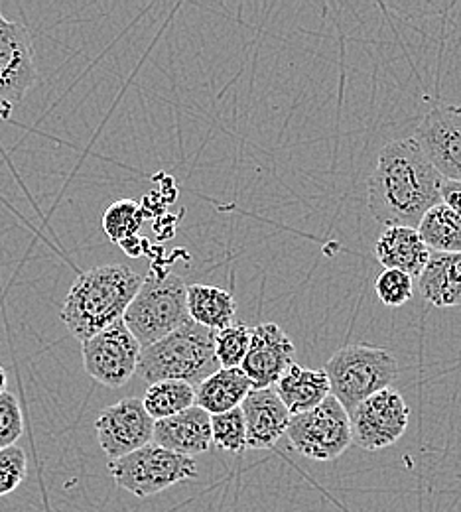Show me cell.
<instances>
[{"label": "cell", "instance_id": "obj_1", "mask_svg": "<svg viewBox=\"0 0 461 512\" xmlns=\"http://www.w3.org/2000/svg\"><path fill=\"white\" fill-rule=\"evenodd\" d=\"M444 178L414 138L393 140L381 152L367 180L371 215L387 227L416 229L422 217L442 203Z\"/></svg>", "mask_w": 461, "mask_h": 512}, {"label": "cell", "instance_id": "obj_2", "mask_svg": "<svg viewBox=\"0 0 461 512\" xmlns=\"http://www.w3.org/2000/svg\"><path fill=\"white\" fill-rule=\"evenodd\" d=\"M142 276L125 264H105L79 274L67 294L60 318L81 343L123 320Z\"/></svg>", "mask_w": 461, "mask_h": 512}, {"label": "cell", "instance_id": "obj_3", "mask_svg": "<svg viewBox=\"0 0 461 512\" xmlns=\"http://www.w3.org/2000/svg\"><path fill=\"white\" fill-rule=\"evenodd\" d=\"M221 367L215 357V331L188 321L140 351L136 373L144 383L184 381L198 386Z\"/></svg>", "mask_w": 461, "mask_h": 512}, {"label": "cell", "instance_id": "obj_4", "mask_svg": "<svg viewBox=\"0 0 461 512\" xmlns=\"http://www.w3.org/2000/svg\"><path fill=\"white\" fill-rule=\"evenodd\" d=\"M123 321L142 349L164 339L192 321L188 314V286L176 274L142 278Z\"/></svg>", "mask_w": 461, "mask_h": 512}, {"label": "cell", "instance_id": "obj_5", "mask_svg": "<svg viewBox=\"0 0 461 512\" xmlns=\"http://www.w3.org/2000/svg\"><path fill=\"white\" fill-rule=\"evenodd\" d=\"M331 396L349 412L369 396L391 388L398 377L395 357L373 345H345L326 365Z\"/></svg>", "mask_w": 461, "mask_h": 512}, {"label": "cell", "instance_id": "obj_6", "mask_svg": "<svg viewBox=\"0 0 461 512\" xmlns=\"http://www.w3.org/2000/svg\"><path fill=\"white\" fill-rule=\"evenodd\" d=\"M115 483L134 497H152L182 481L198 479V463L192 457L148 444L129 455L109 461Z\"/></svg>", "mask_w": 461, "mask_h": 512}, {"label": "cell", "instance_id": "obj_7", "mask_svg": "<svg viewBox=\"0 0 461 512\" xmlns=\"http://www.w3.org/2000/svg\"><path fill=\"white\" fill-rule=\"evenodd\" d=\"M286 436L292 448L314 461H333L353 444L349 414L331 394L312 410L290 416Z\"/></svg>", "mask_w": 461, "mask_h": 512}, {"label": "cell", "instance_id": "obj_8", "mask_svg": "<svg viewBox=\"0 0 461 512\" xmlns=\"http://www.w3.org/2000/svg\"><path fill=\"white\" fill-rule=\"evenodd\" d=\"M140 351V343L123 320L115 321L81 343L87 375L109 388H121L131 381L138 367Z\"/></svg>", "mask_w": 461, "mask_h": 512}, {"label": "cell", "instance_id": "obj_9", "mask_svg": "<svg viewBox=\"0 0 461 512\" xmlns=\"http://www.w3.org/2000/svg\"><path fill=\"white\" fill-rule=\"evenodd\" d=\"M349 414L353 444L367 451H379L396 444L406 428L410 410L393 388H385L359 402Z\"/></svg>", "mask_w": 461, "mask_h": 512}, {"label": "cell", "instance_id": "obj_10", "mask_svg": "<svg viewBox=\"0 0 461 512\" xmlns=\"http://www.w3.org/2000/svg\"><path fill=\"white\" fill-rule=\"evenodd\" d=\"M95 430L99 446L115 461L152 444L154 420L144 410L140 398H125L99 414Z\"/></svg>", "mask_w": 461, "mask_h": 512}, {"label": "cell", "instance_id": "obj_11", "mask_svg": "<svg viewBox=\"0 0 461 512\" xmlns=\"http://www.w3.org/2000/svg\"><path fill=\"white\" fill-rule=\"evenodd\" d=\"M414 140L444 180L461 182V107H436L416 127Z\"/></svg>", "mask_w": 461, "mask_h": 512}, {"label": "cell", "instance_id": "obj_12", "mask_svg": "<svg viewBox=\"0 0 461 512\" xmlns=\"http://www.w3.org/2000/svg\"><path fill=\"white\" fill-rule=\"evenodd\" d=\"M34 44L30 30L10 22L0 36V109L10 111L36 85Z\"/></svg>", "mask_w": 461, "mask_h": 512}, {"label": "cell", "instance_id": "obj_13", "mask_svg": "<svg viewBox=\"0 0 461 512\" xmlns=\"http://www.w3.org/2000/svg\"><path fill=\"white\" fill-rule=\"evenodd\" d=\"M296 347L292 339L276 325L261 323L251 329V345L241 371L253 388H270L294 363Z\"/></svg>", "mask_w": 461, "mask_h": 512}, {"label": "cell", "instance_id": "obj_14", "mask_svg": "<svg viewBox=\"0 0 461 512\" xmlns=\"http://www.w3.org/2000/svg\"><path fill=\"white\" fill-rule=\"evenodd\" d=\"M239 408L247 428V449L274 448L286 436L290 414L272 388H253Z\"/></svg>", "mask_w": 461, "mask_h": 512}, {"label": "cell", "instance_id": "obj_15", "mask_svg": "<svg viewBox=\"0 0 461 512\" xmlns=\"http://www.w3.org/2000/svg\"><path fill=\"white\" fill-rule=\"evenodd\" d=\"M152 444L186 457L205 453L213 446L211 416L199 406H192L176 416L158 420L154 422Z\"/></svg>", "mask_w": 461, "mask_h": 512}, {"label": "cell", "instance_id": "obj_16", "mask_svg": "<svg viewBox=\"0 0 461 512\" xmlns=\"http://www.w3.org/2000/svg\"><path fill=\"white\" fill-rule=\"evenodd\" d=\"M418 290L436 308L461 306V253H432L418 276Z\"/></svg>", "mask_w": 461, "mask_h": 512}, {"label": "cell", "instance_id": "obj_17", "mask_svg": "<svg viewBox=\"0 0 461 512\" xmlns=\"http://www.w3.org/2000/svg\"><path fill=\"white\" fill-rule=\"evenodd\" d=\"M274 392L286 406L290 416L312 410L331 394L330 381L324 369H306L292 363L276 381Z\"/></svg>", "mask_w": 461, "mask_h": 512}, {"label": "cell", "instance_id": "obj_18", "mask_svg": "<svg viewBox=\"0 0 461 512\" xmlns=\"http://www.w3.org/2000/svg\"><path fill=\"white\" fill-rule=\"evenodd\" d=\"M377 260L385 268H395L412 278L424 270L432 251L412 227H387L375 245Z\"/></svg>", "mask_w": 461, "mask_h": 512}, {"label": "cell", "instance_id": "obj_19", "mask_svg": "<svg viewBox=\"0 0 461 512\" xmlns=\"http://www.w3.org/2000/svg\"><path fill=\"white\" fill-rule=\"evenodd\" d=\"M251 390L253 384L241 371V367L219 369L196 386V406L205 410L209 416L223 414L239 408Z\"/></svg>", "mask_w": 461, "mask_h": 512}, {"label": "cell", "instance_id": "obj_20", "mask_svg": "<svg viewBox=\"0 0 461 512\" xmlns=\"http://www.w3.org/2000/svg\"><path fill=\"white\" fill-rule=\"evenodd\" d=\"M235 310V300L227 290L209 284L188 286V314L199 325L211 331L225 329L235 323Z\"/></svg>", "mask_w": 461, "mask_h": 512}, {"label": "cell", "instance_id": "obj_21", "mask_svg": "<svg viewBox=\"0 0 461 512\" xmlns=\"http://www.w3.org/2000/svg\"><path fill=\"white\" fill-rule=\"evenodd\" d=\"M416 231L432 253H461V217L444 203L432 207Z\"/></svg>", "mask_w": 461, "mask_h": 512}, {"label": "cell", "instance_id": "obj_22", "mask_svg": "<svg viewBox=\"0 0 461 512\" xmlns=\"http://www.w3.org/2000/svg\"><path fill=\"white\" fill-rule=\"evenodd\" d=\"M142 404L150 418L158 422L196 406V386L184 381H158L146 388Z\"/></svg>", "mask_w": 461, "mask_h": 512}, {"label": "cell", "instance_id": "obj_23", "mask_svg": "<svg viewBox=\"0 0 461 512\" xmlns=\"http://www.w3.org/2000/svg\"><path fill=\"white\" fill-rule=\"evenodd\" d=\"M144 223L142 207L132 199H121L109 205L103 215V229L113 243H125L140 231Z\"/></svg>", "mask_w": 461, "mask_h": 512}, {"label": "cell", "instance_id": "obj_24", "mask_svg": "<svg viewBox=\"0 0 461 512\" xmlns=\"http://www.w3.org/2000/svg\"><path fill=\"white\" fill-rule=\"evenodd\" d=\"M251 345V329L245 323H231L215 331V357L221 369H235L247 357Z\"/></svg>", "mask_w": 461, "mask_h": 512}, {"label": "cell", "instance_id": "obj_25", "mask_svg": "<svg viewBox=\"0 0 461 512\" xmlns=\"http://www.w3.org/2000/svg\"><path fill=\"white\" fill-rule=\"evenodd\" d=\"M211 442L229 453H243L247 449V428L241 408L211 416Z\"/></svg>", "mask_w": 461, "mask_h": 512}, {"label": "cell", "instance_id": "obj_26", "mask_svg": "<svg viewBox=\"0 0 461 512\" xmlns=\"http://www.w3.org/2000/svg\"><path fill=\"white\" fill-rule=\"evenodd\" d=\"M375 290L385 306L400 308L412 298L414 278L395 268H385L375 282Z\"/></svg>", "mask_w": 461, "mask_h": 512}, {"label": "cell", "instance_id": "obj_27", "mask_svg": "<svg viewBox=\"0 0 461 512\" xmlns=\"http://www.w3.org/2000/svg\"><path fill=\"white\" fill-rule=\"evenodd\" d=\"M28 459L26 451L18 446L0 449V497L14 493L26 479Z\"/></svg>", "mask_w": 461, "mask_h": 512}, {"label": "cell", "instance_id": "obj_28", "mask_svg": "<svg viewBox=\"0 0 461 512\" xmlns=\"http://www.w3.org/2000/svg\"><path fill=\"white\" fill-rule=\"evenodd\" d=\"M24 432V416L12 392L0 394V449L16 446Z\"/></svg>", "mask_w": 461, "mask_h": 512}, {"label": "cell", "instance_id": "obj_29", "mask_svg": "<svg viewBox=\"0 0 461 512\" xmlns=\"http://www.w3.org/2000/svg\"><path fill=\"white\" fill-rule=\"evenodd\" d=\"M442 203L448 205L452 211H456L461 217V182L444 180V184H442Z\"/></svg>", "mask_w": 461, "mask_h": 512}, {"label": "cell", "instance_id": "obj_30", "mask_svg": "<svg viewBox=\"0 0 461 512\" xmlns=\"http://www.w3.org/2000/svg\"><path fill=\"white\" fill-rule=\"evenodd\" d=\"M121 247L127 251V255L131 256H140V239L138 237H132L129 241H125V243H121Z\"/></svg>", "mask_w": 461, "mask_h": 512}, {"label": "cell", "instance_id": "obj_31", "mask_svg": "<svg viewBox=\"0 0 461 512\" xmlns=\"http://www.w3.org/2000/svg\"><path fill=\"white\" fill-rule=\"evenodd\" d=\"M6 386H8V375H6L4 367L0 365V394H2V392H6Z\"/></svg>", "mask_w": 461, "mask_h": 512}, {"label": "cell", "instance_id": "obj_32", "mask_svg": "<svg viewBox=\"0 0 461 512\" xmlns=\"http://www.w3.org/2000/svg\"><path fill=\"white\" fill-rule=\"evenodd\" d=\"M8 24H10V20H6V18L2 16V12H0V36H2V32L8 28Z\"/></svg>", "mask_w": 461, "mask_h": 512}]
</instances>
